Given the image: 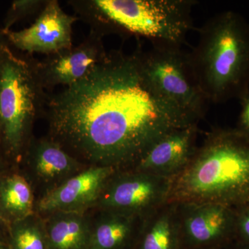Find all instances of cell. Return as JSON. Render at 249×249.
<instances>
[{"instance_id":"5bb4252c","label":"cell","mask_w":249,"mask_h":249,"mask_svg":"<svg viewBox=\"0 0 249 249\" xmlns=\"http://www.w3.org/2000/svg\"><path fill=\"white\" fill-rule=\"evenodd\" d=\"M29 153L36 175L43 181L67 179L79 173V160L50 138L31 142Z\"/></svg>"},{"instance_id":"d4e9b609","label":"cell","mask_w":249,"mask_h":249,"mask_svg":"<svg viewBox=\"0 0 249 249\" xmlns=\"http://www.w3.org/2000/svg\"><path fill=\"white\" fill-rule=\"evenodd\" d=\"M4 221V218H3L2 214H1V206H0V222Z\"/></svg>"},{"instance_id":"7c38bea8","label":"cell","mask_w":249,"mask_h":249,"mask_svg":"<svg viewBox=\"0 0 249 249\" xmlns=\"http://www.w3.org/2000/svg\"><path fill=\"white\" fill-rule=\"evenodd\" d=\"M197 124L174 129L154 144L135 170L171 178L182 169L196 151Z\"/></svg>"},{"instance_id":"ba28073f","label":"cell","mask_w":249,"mask_h":249,"mask_svg":"<svg viewBox=\"0 0 249 249\" xmlns=\"http://www.w3.org/2000/svg\"><path fill=\"white\" fill-rule=\"evenodd\" d=\"M180 205V204H178ZM183 249H223L235 240V210L218 204L181 205Z\"/></svg>"},{"instance_id":"7402d4cb","label":"cell","mask_w":249,"mask_h":249,"mask_svg":"<svg viewBox=\"0 0 249 249\" xmlns=\"http://www.w3.org/2000/svg\"><path fill=\"white\" fill-rule=\"evenodd\" d=\"M223 249H249V245L240 241L235 240Z\"/></svg>"},{"instance_id":"2e32d148","label":"cell","mask_w":249,"mask_h":249,"mask_svg":"<svg viewBox=\"0 0 249 249\" xmlns=\"http://www.w3.org/2000/svg\"><path fill=\"white\" fill-rule=\"evenodd\" d=\"M91 226L88 249H134L139 230L136 231V217L106 211Z\"/></svg>"},{"instance_id":"e0dca14e","label":"cell","mask_w":249,"mask_h":249,"mask_svg":"<svg viewBox=\"0 0 249 249\" xmlns=\"http://www.w3.org/2000/svg\"><path fill=\"white\" fill-rule=\"evenodd\" d=\"M0 206L4 219L12 222L34 213V196L27 180L19 175L0 180Z\"/></svg>"},{"instance_id":"9a60e30c","label":"cell","mask_w":249,"mask_h":249,"mask_svg":"<svg viewBox=\"0 0 249 249\" xmlns=\"http://www.w3.org/2000/svg\"><path fill=\"white\" fill-rule=\"evenodd\" d=\"M50 214L44 224L47 249H88L91 225L83 213Z\"/></svg>"},{"instance_id":"ac0fdd59","label":"cell","mask_w":249,"mask_h":249,"mask_svg":"<svg viewBox=\"0 0 249 249\" xmlns=\"http://www.w3.org/2000/svg\"><path fill=\"white\" fill-rule=\"evenodd\" d=\"M9 247L11 249H47L45 224L33 215L13 222Z\"/></svg>"},{"instance_id":"5b68a950","label":"cell","mask_w":249,"mask_h":249,"mask_svg":"<svg viewBox=\"0 0 249 249\" xmlns=\"http://www.w3.org/2000/svg\"><path fill=\"white\" fill-rule=\"evenodd\" d=\"M142 84L181 127L197 124L209 102L198 82L188 53L176 46L152 44L133 53Z\"/></svg>"},{"instance_id":"8fae6325","label":"cell","mask_w":249,"mask_h":249,"mask_svg":"<svg viewBox=\"0 0 249 249\" xmlns=\"http://www.w3.org/2000/svg\"><path fill=\"white\" fill-rule=\"evenodd\" d=\"M115 173L111 167L91 165L52 188L37 203V211L47 214L58 211L83 213L98 203Z\"/></svg>"},{"instance_id":"603a6c76","label":"cell","mask_w":249,"mask_h":249,"mask_svg":"<svg viewBox=\"0 0 249 249\" xmlns=\"http://www.w3.org/2000/svg\"><path fill=\"white\" fill-rule=\"evenodd\" d=\"M8 45H9V43L6 37V33L3 30L2 28H0V54L4 47Z\"/></svg>"},{"instance_id":"9c48e42d","label":"cell","mask_w":249,"mask_h":249,"mask_svg":"<svg viewBox=\"0 0 249 249\" xmlns=\"http://www.w3.org/2000/svg\"><path fill=\"white\" fill-rule=\"evenodd\" d=\"M78 19L65 13L57 0H47L30 27L5 33L10 46L19 52L48 55L73 46L72 29Z\"/></svg>"},{"instance_id":"30bf717a","label":"cell","mask_w":249,"mask_h":249,"mask_svg":"<svg viewBox=\"0 0 249 249\" xmlns=\"http://www.w3.org/2000/svg\"><path fill=\"white\" fill-rule=\"evenodd\" d=\"M103 36L91 30L80 45L36 60V71L44 89L69 87L83 79L106 56Z\"/></svg>"},{"instance_id":"277c9868","label":"cell","mask_w":249,"mask_h":249,"mask_svg":"<svg viewBox=\"0 0 249 249\" xmlns=\"http://www.w3.org/2000/svg\"><path fill=\"white\" fill-rule=\"evenodd\" d=\"M91 30L131 34L152 44L182 47L193 29V0H78L70 1Z\"/></svg>"},{"instance_id":"ffe728a7","label":"cell","mask_w":249,"mask_h":249,"mask_svg":"<svg viewBox=\"0 0 249 249\" xmlns=\"http://www.w3.org/2000/svg\"><path fill=\"white\" fill-rule=\"evenodd\" d=\"M235 210V240L249 245V203Z\"/></svg>"},{"instance_id":"cb8c5ba5","label":"cell","mask_w":249,"mask_h":249,"mask_svg":"<svg viewBox=\"0 0 249 249\" xmlns=\"http://www.w3.org/2000/svg\"><path fill=\"white\" fill-rule=\"evenodd\" d=\"M0 249H11V247H9V246L5 245L4 244L1 243L0 242Z\"/></svg>"},{"instance_id":"44dd1931","label":"cell","mask_w":249,"mask_h":249,"mask_svg":"<svg viewBox=\"0 0 249 249\" xmlns=\"http://www.w3.org/2000/svg\"><path fill=\"white\" fill-rule=\"evenodd\" d=\"M241 111L236 129L249 138V93L240 100Z\"/></svg>"},{"instance_id":"6da1fadb","label":"cell","mask_w":249,"mask_h":249,"mask_svg":"<svg viewBox=\"0 0 249 249\" xmlns=\"http://www.w3.org/2000/svg\"><path fill=\"white\" fill-rule=\"evenodd\" d=\"M49 135L77 160L135 167L157 141L181 128L142 84L133 54L107 53L71 86L47 95Z\"/></svg>"},{"instance_id":"8992f818","label":"cell","mask_w":249,"mask_h":249,"mask_svg":"<svg viewBox=\"0 0 249 249\" xmlns=\"http://www.w3.org/2000/svg\"><path fill=\"white\" fill-rule=\"evenodd\" d=\"M36 61L29 54L16 53L10 45L0 54V141L10 155L22 152L36 116L45 109L48 93Z\"/></svg>"},{"instance_id":"4fadbf2b","label":"cell","mask_w":249,"mask_h":249,"mask_svg":"<svg viewBox=\"0 0 249 249\" xmlns=\"http://www.w3.org/2000/svg\"><path fill=\"white\" fill-rule=\"evenodd\" d=\"M170 204L149 214L134 249H183L178 204Z\"/></svg>"},{"instance_id":"7a4b0ae2","label":"cell","mask_w":249,"mask_h":249,"mask_svg":"<svg viewBox=\"0 0 249 249\" xmlns=\"http://www.w3.org/2000/svg\"><path fill=\"white\" fill-rule=\"evenodd\" d=\"M168 203H249V138L237 129H214L184 167L171 177Z\"/></svg>"},{"instance_id":"52a82bcc","label":"cell","mask_w":249,"mask_h":249,"mask_svg":"<svg viewBox=\"0 0 249 249\" xmlns=\"http://www.w3.org/2000/svg\"><path fill=\"white\" fill-rule=\"evenodd\" d=\"M114 175L98 201L106 211L137 217L150 214L168 201L171 183L169 177L138 170Z\"/></svg>"},{"instance_id":"3957f363","label":"cell","mask_w":249,"mask_h":249,"mask_svg":"<svg viewBox=\"0 0 249 249\" xmlns=\"http://www.w3.org/2000/svg\"><path fill=\"white\" fill-rule=\"evenodd\" d=\"M188 55L209 102L240 101L249 93V23L242 15L227 11L208 19Z\"/></svg>"},{"instance_id":"d6986e66","label":"cell","mask_w":249,"mask_h":249,"mask_svg":"<svg viewBox=\"0 0 249 249\" xmlns=\"http://www.w3.org/2000/svg\"><path fill=\"white\" fill-rule=\"evenodd\" d=\"M47 2V0H14L6 13L3 23V30H11V27L16 23L34 15H38Z\"/></svg>"}]
</instances>
